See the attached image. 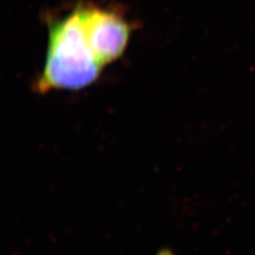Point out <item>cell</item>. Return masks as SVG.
Instances as JSON below:
<instances>
[{
  "label": "cell",
  "instance_id": "1",
  "mask_svg": "<svg viewBox=\"0 0 255 255\" xmlns=\"http://www.w3.org/2000/svg\"><path fill=\"white\" fill-rule=\"evenodd\" d=\"M102 68L86 37L82 5L49 24L46 62L36 83L38 91L80 90L96 82Z\"/></svg>",
  "mask_w": 255,
  "mask_h": 255
},
{
  "label": "cell",
  "instance_id": "2",
  "mask_svg": "<svg viewBox=\"0 0 255 255\" xmlns=\"http://www.w3.org/2000/svg\"><path fill=\"white\" fill-rule=\"evenodd\" d=\"M82 20L93 53L103 66L118 60L128 46L130 27L111 9L82 6Z\"/></svg>",
  "mask_w": 255,
  "mask_h": 255
},
{
  "label": "cell",
  "instance_id": "3",
  "mask_svg": "<svg viewBox=\"0 0 255 255\" xmlns=\"http://www.w3.org/2000/svg\"><path fill=\"white\" fill-rule=\"evenodd\" d=\"M158 255H174L173 254H172V252H170V251H161L159 254H158Z\"/></svg>",
  "mask_w": 255,
  "mask_h": 255
}]
</instances>
